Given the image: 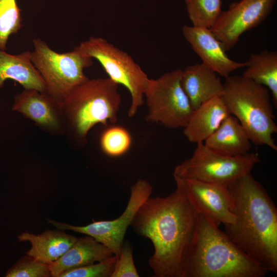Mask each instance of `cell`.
Instances as JSON below:
<instances>
[{
	"mask_svg": "<svg viewBox=\"0 0 277 277\" xmlns=\"http://www.w3.org/2000/svg\"><path fill=\"white\" fill-rule=\"evenodd\" d=\"M12 109L49 133L59 134L64 129L63 103L46 92L24 89L15 95Z\"/></svg>",
	"mask_w": 277,
	"mask_h": 277,
	"instance_id": "cell-13",
	"label": "cell"
},
{
	"mask_svg": "<svg viewBox=\"0 0 277 277\" xmlns=\"http://www.w3.org/2000/svg\"><path fill=\"white\" fill-rule=\"evenodd\" d=\"M121 102L118 85L110 78H88L63 102L66 124L77 138L84 141L95 125L116 123Z\"/></svg>",
	"mask_w": 277,
	"mask_h": 277,
	"instance_id": "cell-5",
	"label": "cell"
},
{
	"mask_svg": "<svg viewBox=\"0 0 277 277\" xmlns=\"http://www.w3.org/2000/svg\"><path fill=\"white\" fill-rule=\"evenodd\" d=\"M182 32L202 63L219 75L226 77L234 71L247 66V62H236L228 56L223 45L209 28L184 25Z\"/></svg>",
	"mask_w": 277,
	"mask_h": 277,
	"instance_id": "cell-14",
	"label": "cell"
},
{
	"mask_svg": "<svg viewBox=\"0 0 277 277\" xmlns=\"http://www.w3.org/2000/svg\"><path fill=\"white\" fill-rule=\"evenodd\" d=\"M6 277L51 276L49 265L39 262L26 254L7 271Z\"/></svg>",
	"mask_w": 277,
	"mask_h": 277,
	"instance_id": "cell-25",
	"label": "cell"
},
{
	"mask_svg": "<svg viewBox=\"0 0 277 277\" xmlns=\"http://www.w3.org/2000/svg\"><path fill=\"white\" fill-rule=\"evenodd\" d=\"M153 188L146 180L139 179L130 188L129 199L124 211L117 219L94 221L86 226H74L49 219L56 228L69 230L93 237L118 256L128 227L142 204L152 194Z\"/></svg>",
	"mask_w": 277,
	"mask_h": 277,
	"instance_id": "cell-10",
	"label": "cell"
},
{
	"mask_svg": "<svg viewBox=\"0 0 277 277\" xmlns=\"http://www.w3.org/2000/svg\"><path fill=\"white\" fill-rule=\"evenodd\" d=\"M12 80L24 89L47 92L46 86L30 58V51L12 54L0 50V90L5 82Z\"/></svg>",
	"mask_w": 277,
	"mask_h": 277,
	"instance_id": "cell-20",
	"label": "cell"
},
{
	"mask_svg": "<svg viewBox=\"0 0 277 277\" xmlns=\"http://www.w3.org/2000/svg\"><path fill=\"white\" fill-rule=\"evenodd\" d=\"M182 73L177 69L149 79L144 91L146 121L171 129L186 126L194 110L182 87Z\"/></svg>",
	"mask_w": 277,
	"mask_h": 277,
	"instance_id": "cell-9",
	"label": "cell"
},
{
	"mask_svg": "<svg viewBox=\"0 0 277 277\" xmlns=\"http://www.w3.org/2000/svg\"><path fill=\"white\" fill-rule=\"evenodd\" d=\"M132 143L131 135L125 128L118 126L106 129L100 138V145L103 151L107 155L118 156L125 153Z\"/></svg>",
	"mask_w": 277,
	"mask_h": 277,
	"instance_id": "cell-24",
	"label": "cell"
},
{
	"mask_svg": "<svg viewBox=\"0 0 277 277\" xmlns=\"http://www.w3.org/2000/svg\"><path fill=\"white\" fill-rule=\"evenodd\" d=\"M77 238L57 228L37 235L25 232L17 235L20 242H29L31 245L26 254L49 265L63 255Z\"/></svg>",
	"mask_w": 277,
	"mask_h": 277,
	"instance_id": "cell-19",
	"label": "cell"
},
{
	"mask_svg": "<svg viewBox=\"0 0 277 277\" xmlns=\"http://www.w3.org/2000/svg\"><path fill=\"white\" fill-rule=\"evenodd\" d=\"M77 47L84 55L98 61L109 78L128 90L131 102L128 115L134 116L145 103L147 74L127 52L102 37L91 36Z\"/></svg>",
	"mask_w": 277,
	"mask_h": 277,
	"instance_id": "cell-7",
	"label": "cell"
},
{
	"mask_svg": "<svg viewBox=\"0 0 277 277\" xmlns=\"http://www.w3.org/2000/svg\"><path fill=\"white\" fill-rule=\"evenodd\" d=\"M234 222L225 233L245 254L277 272V208L263 186L248 173L228 186Z\"/></svg>",
	"mask_w": 277,
	"mask_h": 277,
	"instance_id": "cell-2",
	"label": "cell"
},
{
	"mask_svg": "<svg viewBox=\"0 0 277 277\" xmlns=\"http://www.w3.org/2000/svg\"><path fill=\"white\" fill-rule=\"evenodd\" d=\"M243 76L268 89L274 106H277V52L267 50L251 53Z\"/></svg>",
	"mask_w": 277,
	"mask_h": 277,
	"instance_id": "cell-21",
	"label": "cell"
},
{
	"mask_svg": "<svg viewBox=\"0 0 277 277\" xmlns=\"http://www.w3.org/2000/svg\"><path fill=\"white\" fill-rule=\"evenodd\" d=\"M22 22L16 0H0V50L5 51L9 38L20 30Z\"/></svg>",
	"mask_w": 277,
	"mask_h": 277,
	"instance_id": "cell-23",
	"label": "cell"
},
{
	"mask_svg": "<svg viewBox=\"0 0 277 277\" xmlns=\"http://www.w3.org/2000/svg\"><path fill=\"white\" fill-rule=\"evenodd\" d=\"M181 83L194 110L215 97L222 96L224 93L220 77L202 63L182 70Z\"/></svg>",
	"mask_w": 277,
	"mask_h": 277,
	"instance_id": "cell-15",
	"label": "cell"
},
{
	"mask_svg": "<svg viewBox=\"0 0 277 277\" xmlns=\"http://www.w3.org/2000/svg\"><path fill=\"white\" fill-rule=\"evenodd\" d=\"M182 269L183 277H263L269 272L242 251L219 226L199 213Z\"/></svg>",
	"mask_w": 277,
	"mask_h": 277,
	"instance_id": "cell-3",
	"label": "cell"
},
{
	"mask_svg": "<svg viewBox=\"0 0 277 277\" xmlns=\"http://www.w3.org/2000/svg\"><path fill=\"white\" fill-rule=\"evenodd\" d=\"M222 96L230 114L247 132L252 144L276 151L277 132L270 92L266 87L242 75L225 77Z\"/></svg>",
	"mask_w": 277,
	"mask_h": 277,
	"instance_id": "cell-4",
	"label": "cell"
},
{
	"mask_svg": "<svg viewBox=\"0 0 277 277\" xmlns=\"http://www.w3.org/2000/svg\"><path fill=\"white\" fill-rule=\"evenodd\" d=\"M260 162L257 152L230 156L217 153L204 143L196 144L192 155L177 165L173 177L228 186L251 173Z\"/></svg>",
	"mask_w": 277,
	"mask_h": 277,
	"instance_id": "cell-8",
	"label": "cell"
},
{
	"mask_svg": "<svg viewBox=\"0 0 277 277\" xmlns=\"http://www.w3.org/2000/svg\"><path fill=\"white\" fill-rule=\"evenodd\" d=\"M192 26L210 28L220 15L221 0H184Z\"/></svg>",
	"mask_w": 277,
	"mask_h": 277,
	"instance_id": "cell-22",
	"label": "cell"
},
{
	"mask_svg": "<svg viewBox=\"0 0 277 277\" xmlns=\"http://www.w3.org/2000/svg\"><path fill=\"white\" fill-rule=\"evenodd\" d=\"M198 213L219 226L233 223L232 198L228 186L195 180L174 177Z\"/></svg>",
	"mask_w": 277,
	"mask_h": 277,
	"instance_id": "cell-12",
	"label": "cell"
},
{
	"mask_svg": "<svg viewBox=\"0 0 277 277\" xmlns=\"http://www.w3.org/2000/svg\"><path fill=\"white\" fill-rule=\"evenodd\" d=\"M117 257L113 255L96 263L67 271L59 277H111Z\"/></svg>",
	"mask_w": 277,
	"mask_h": 277,
	"instance_id": "cell-26",
	"label": "cell"
},
{
	"mask_svg": "<svg viewBox=\"0 0 277 277\" xmlns=\"http://www.w3.org/2000/svg\"><path fill=\"white\" fill-rule=\"evenodd\" d=\"M209 149L230 156L250 152L252 143L245 128L232 115L225 118L217 129L204 142Z\"/></svg>",
	"mask_w": 277,
	"mask_h": 277,
	"instance_id": "cell-18",
	"label": "cell"
},
{
	"mask_svg": "<svg viewBox=\"0 0 277 277\" xmlns=\"http://www.w3.org/2000/svg\"><path fill=\"white\" fill-rule=\"evenodd\" d=\"M276 0H241L221 12L209 28L226 51L233 48L244 32L262 23L272 10Z\"/></svg>",
	"mask_w": 277,
	"mask_h": 277,
	"instance_id": "cell-11",
	"label": "cell"
},
{
	"mask_svg": "<svg viewBox=\"0 0 277 277\" xmlns=\"http://www.w3.org/2000/svg\"><path fill=\"white\" fill-rule=\"evenodd\" d=\"M133 257L132 247L128 242H123L111 277H138Z\"/></svg>",
	"mask_w": 277,
	"mask_h": 277,
	"instance_id": "cell-27",
	"label": "cell"
},
{
	"mask_svg": "<svg viewBox=\"0 0 277 277\" xmlns=\"http://www.w3.org/2000/svg\"><path fill=\"white\" fill-rule=\"evenodd\" d=\"M229 115L222 97H215L194 110L183 134L190 143H204Z\"/></svg>",
	"mask_w": 277,
	"mask_h": 277,
	"instance_id": "cell-17",
	"label": "cell"
},
{
	"mask_svg": "<svg viewBox=\"0 0 277 277\" xmlns=\"http://www.w3.org/2000/svg\"><path fill=\"white\" fill-rule=\"evenodd\" d=\"M31 61L44 81L47 93L62 102L77 86L89 78L84 69L93 65L77 46L72 51L58 53L41 38L33 40Z\"/></svg>",
	"mask_w": 277,
	"mask_h": 277,
	"instance_id": "cell-6",
	"label": "cell"
},
{
	"mask_svg": "<svg viewBox=\"0 0 277 277\" xmlns=\"http://www.w3.org/2000/svg\"><path fill=\"white\" fill-rule=\"evenodd\" d=\"M114 254L106 246L86 235L77 238L71 247L56 261L49 264L51 276L107 259Z\"/></svg>",
	"mask_w": 277,
	"mask_h": 277,
	"instance_id": "cell-16",
	"label": "cell"
},
{
	"mask_svg": "<svg viewBox=\"0 0 277 277\" xmlns=\"http://www.w3.org/2000/svg\"><path fill=\"white\" fill-rule=\"evenodd\" d=\"M175 184L168 196H149L130 224L136 234L152 243L148 264L156 277H183V259L197 222L199 213L182 187Z\"/></svg>",
	"mask_w": 277,
	"mask_h": 277,
	"instance_id": "cell-1",
	"label": "cell"
}]
</instances>
